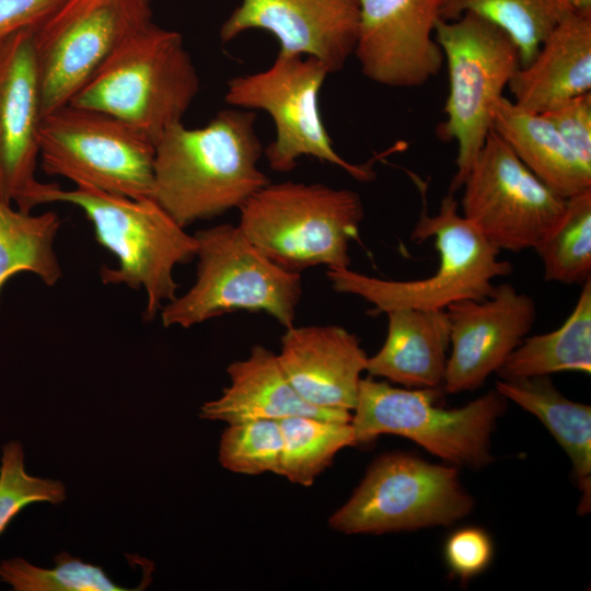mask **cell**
Wrapping results in <instances>:
<instances>
[{
	"label": "cell",
	"mask_w": 591,
	"mask_h": 591,
	"mask_svg": "<svg viewBox=\"0 0 591 591\" xmlns=\"http://www.w3.org/2000/svg\"><path fill=\"white\" fill-rule=\"evenodd\" d=\"M278 421L282 436L280 475L294 484L311 486L341 449L357 445L350 421L310 416H291Z\"/></svg>",
	"instance_id": "27"
},
{
	"label": "cell",
	"mask_w": 591,
	"mask_h": 591,
	"mask_svg": "<svg viewBox=\"0 0 591 591\" xmlns=\"http://www.w3.org/2000/svg\"><path fill=\"white\" fill-rule=\"evenodd\" d=\"M534 250L546 281L582 285L591 278V189L567 199L564 216Z\"/></svg>",
	"instance_id": "28"
},
{
	"label": "cell",
	"mask_w": 591,
	"mask_h": 591,
	"mask_svg": "<svg viewBox=\"0 0 591 591\" xmlns=\"http://www.w3.org/2000/svg\"><path fill=\"white\" fill-rule=\"evenodd\" d=\"M51 202L70 204L85 213L99 244L117 259L116 267H102V282L142 289L146 321L177 297L174 269L196 257L197 241L151 197L130 198L88 187L65 190L49 184L39 205Z\"/></svg>",
	"instance_id": "2"
},
{
	"label": "cell",
	"mask_w": 591,
	"mask_h": 591,
	"mask_svg": "<svg viewBox=\"0 0 591 591\" xmlns=\"http://www.w3.org/2000/svg\"><path fill=\"white\" fill-rule=\"evenodd\" d=\"M422 243L434 239L439 268L429 277L390 280L370 277L349 268L328 269L332 288L360 297L373 305L371 314L412 308L445 310L462 300H482L494 290L493 280L512 271V265L499 258L500 251L459 212V202L449 193L434 215L422 211L410 235Z\"/></svg>",
	"instance_id": "4"
},
{
	"label": "cell",
	"mask_w": 591,
	"mask_h": 591,
	"mask_svg": "<svg viewBox=\"0 0 591 591\" xmlns=\"http://www.w3.org/2000/svg\"><path fill=\"white\" fill-rule=\"evenodd\" d=\"M461 188L463 216L499 251L534 248L567 207L493 130Z\"/></svg>",
	"instance_id": "13"
},
{
	"label": "cell",
	"mask_w": 591,
	"mask_h": 591,
	"mask_svg": "<svg viewBox=\"0 0 591 591\" xmlns=\"http://www.w3.org/2000/svg\"><path fill=\"white\" fill-rule=\"evenodd\" d=\"M560 371L591 373V278L557 329L524 338L496 372L502 380L549 375Z\"/></svg>",
	"instance_id": "24"
},
{
	"label": "cell",
	"mask_w": 591,
	"mask_h": 591,
	"mask_svg": "<svg viewBox=\"0 0 591 591\" xmlns=\"http://www.w3.org/2000/svg\"><path fill=\"white\" fill-rule=\"evenodd\" d=\"M445 312L450 355L443 392L456 394L480 387L498 371L531 331L536 305L530 296L503 282L487 298L452 303Z\"/></svg>",
	"instance_id": "16"
},
{
	"label": "cell",
	"mask_w": 591,
	"mask_h": 591,
	"mask_svg": "<svg viewBox=\"0 0 591 591\" xmlns=\"http://www.w3.org/2000/svg\"><path fill=\"white\" fill-rule=\"evenodd\" d=\"M495 390L540 419L564 449L581 493L578 512L588 513L591 508V407L567 398L549 375L500 379Z\"/></svg>",
	"instance_id": "23"
},
{
	"label": "cell",
	"mask_w": 591,
	"mask_h": 591,
	"mask_svg": "<svg viewBox=\"0 0 591 591\" xmlns=\"http://www.w3.org/2000/svg\"><path fill=\"white\" fill-rule=\"evenodd\" d=\"M573 9L575 0H442L440 16L452 21L473 12L493 22L518 46L522 67Z\"/></svg>",
	"instance_id": "26"
},
{
	"label": "cell",
	"mask_w": 591,
	"mask_h": 591,
	"mask_svg": "<svg viewBox=\"0 0 591 591\" xmlns=\"http://www.w3.org/2000/svg\"><path fill=\"white\" fill-rule=\"evenodd\" d=\"M255 119L252 111L222 109L199 128L174 124L154 142L151 198L181 227L240 209L269 183L257 166Z\"/></svg>",
	"instance_id": "1"
},
{
	"label": "cell",
	"mask_w": 591,
	"mask_h": 591,
	"mask_svg": "<svg viewBox=\"0 0 591 591\" xmlns=\"http://www.w3.org/2000/svg\"><path fill=\"white\" fill-rule=\"evenodd\" d=\"M154 143L109 114L72 104L46 114L39 160L47 175L130 198L151 197Z\"/></svg>",
	"instance_id": "10"
},
{
	"label": "cell",
	"mask_w": 591,
	"mask_h": 591,
	"mask_svg": "<svg viewBox=\"0 0 591 591\" xmlns=\"http://www.w3.org/2000/svg\"><path fill=\"white\" fill-rule=\"evenodd\" d=\"M491 130L547 187L568 199L591 189V167L575 154L542 114L500 97L494 106Z\"/></svg>",
	"instance_id": "22"
},
{
	"label": "cell",
	"mask_w": 591,
	"mask_h": 591,
	"mask_svg": "<svg viewBox=\"0 0 591 591\" xmlns=\"http://www.w3.org/2000/svg\"><path fill=\"white\" fill-rule=\"evenodd\" d=\"M282 436L278 420L255 419L228 425L219 444L221 465L234 473L281 474Z\"/></svg>",
	"instance_id": "30"
},
{
	"label": "cell",
	"mask_w": 591,
	"mask_h": 591,
	"mask_svg": "<svg viewBox=\"0 0 591 591\" xmlns=\"http://www.w3.org/2000/svg\"><path fill=\"white\" fill-rule=\"evenodd\" d=\"M24 461V450L19 441L3 445L0 464V535L28 505H58L66 499V487L61 482L30 475Z\"/></svg>",
	"instance_id": "31"
},
{
	"label": "cell",
	"mask_w": 591,
	"mask_h": 591,
	"mask_svg": "<svg viewBox=\"0 0 591 591\" xmlns=\"http://www.w3.org/2000/svg\"><path fill=\"white\" fill-rule=\"evenodd\" d=\"M328 74L314 57L279 51L268 69L229 80L224 100L235 108L262 109L271 116L276 137L264 153L275 172H291L301 157H312L369 182L374 177L371 164L341 158L323 123L318 94Z\"/></svg>",
	"instance_id": "11"
},
{
	"label": "cell",
	"mask_w": 591,
	"mask_h": 591,
	"mask_svg": "<svg viewBox=\"0 0 591 591\" xmlns=\"http://www.w3.org/2000/svg\"><path fill=\"white\" fill-rule=\"evenodd\" d=\"M286 329L277 359L300 396L317 407L354 410L368 360L357 336L337 325Z\"/></svg>",
	"instance_id": "18"
},
{
	"label": "cell",
	"mask_w": 591,
	"mask_h": 591,
	"mask_svg": "<svg viewBox=\"0 0 591 591\" xmlns=\"http://www.w3.org/2000/svg\"><path fill=\"white\" fill-rule=\"evenodd\" d=\"M140 0H65L33 37L43 117L71 102L120 42L151 21Z\"/></svg>",
	"instance_id": "12"
},
{
	"label": "cell",
	"mask_w": 591,
	"mask_h": 591,
	"mask_svg": "<svg viewBox=\"0 0 591 591\" xmlns=\"http://www.w3.org/2000/svg\"><path fill=\"white\" fill-rule=\"evenodd\" d=\"M387 315L381 349L368 357L366 371L407 389L443 391L450 322L445 310L402 308Z\"/></svg>",
	"instance_id": "21"
},
{
	"label": "cell",
	"mask_w": 591,
	"mask_h": 591,
	"mask_svg": "<svg viewBox=\"0 0 591 591\" xmlns=\"http://www.w3.org/2000/svg\"><path fill=\"white\" fill-rule=\"evenodd\" d=\"M360 0H242L220 28L222 43L248 30L271 33L279 51L311 56L329 71L354 55Z\"/></svg>",
	"instance_id": "17"
},
{
	"label": "cell",
	"mask_w": 591,
	"mask_h": 591,
	"mask_svg": "<svg viewBox=\"0 0 591 591\" xmlns=\"http://www.w3.org/2000/svg\"><path fill=\"white\" fill-rule=\"evenodd\" d=\"M227 371L230 385L219 398L200 407V418L228 425L291 416L351 420L349 410L317 407L302 398L283 373L277 355L263 346H254L247 358L232 362Z\"/></svg>",
	"instance_id": "20"
},
{
	"label": "cell",
	"mask_w": 591,
	"mask_h": 591,
	"mask_svg": "<svg viewBox=\"0 0 591 591\" xmlns=\"http://www.w3.org/2000/svg\"><path fill=\"white\" fill-rule=\"evenodd\" d=\"M65 0H0V40L25 28H35Z\"/></svg>",
	"instance_id": "34"
},
{
	"label": "cell",
	"mask_w": 591,
	"mask_h": 591,
	"mask_svg": "<svg viewBox=\"0 0 591 591\" xmlns=\"http://www.w3.org/2000/svg\"><path fill=\"white\" fill-rule=\"evenodd\" d=\"M508 88L513 102L545 113L591 92V5L575 8L546 36L534 58L522 66Z\"/></svg>",
	"instance_id": "19"
},
{
	"label": "cell",
	"mask_w": 591,
	"mask_h": 591,
	"mask_svg": "<svg viewBox=\"0 0 591 591\" xmlns=\"http://www.w3.org/2000/svg\"><path fill=\"white\" fill-rule=\"evenodd\" d=\"M55 567H37L23 558L0 563V580L14 591H126L100 566L84 563L61 552L54 557Z\"/></svg>",
	"instance_id": "29"
},
{
	"label": "cell",
	"mask_w": 591,
	"mask_h": 591,
	"mask_svg": "<svg viewBox=\"0 0 591 591\" xmlns=\"http://www.w3.org/2000/svg\"><path fill=\"white\" fill-rule=\"evenodd\" d=\"M33 30L0 40V199L24 211L49 184L35 176L43 109Z\"/></svg>",
	"instance_id": "15"
},
{
	"label": "cell",
	"mask_w": 591,
	"mask_h": 591,
	"mask_svg": "<svg viewBox=\"0 0 591 591\" xmlns=\"http://www.w3.org/2000/svg\"><path fill=\"white\" fill-rule=\"evenodd\" d=\"M140 1H143V2L150 3V0H140Z\"/></svg>",
	"instance_id": "35"
},
{
	"label": "cell",
	"mask_w": 591,
	"mask_h": 591,
	"mask_svg": "<svg viewBox=\"0 0 591 591\" xmlns=\"http://www.w3.org/2000/svg\"><path fill=\"white\" fill-rule=\"evenodd\" d=\"M494 544L482 528L466 526L453 532L444 545V558L451 572L462 581L482 573L491 563Z\"/></svg>",
	"instance_id": "32"
},
{
	"label": "cell",
	"mask_w": 591,
	"mask_h": 591,
	"mask_svg": "<svg viewBox=\"0 0 591 591\" xmlns=\"http://www.w3.org/2000/svg\"><path fill=\"white\" fill-rule=\"evenodd\" d=\"M363 219L358 193L323 184L268 183L240 207L239 228L280 267L300 273L349 268V244Z\"/></svg>",
	"instance_id": "5"
},
{
	"label": "cell",
	"mask_w": 591,
	"mask_h": 591,
	"mask_svg": "<svg viewBox=\"0 0 591 591\" xmlns=\"http://www.w3.org/2000/svg\"><path fill=\"white\" fill-rule=\"evenodd\" d=\"M475 500L459 468L414 454L376 457L350 498L328 520L344 534H383L450 526L473 512Z\"/></svg>",
	"instance_id": "9"
},
{
	"label": "cell",
	"mask_w": 591,
	"mask_h": 591,
	"mask_svg": "<svg viewBox=\"0 0 591 591\" xmlns=\"http://www.w3.org/2000/svg\"><path fill=\"white\" fill-rule=\"evenodd\" d=\"M441 392L361 379L350 420L357 444L396 434L457 468L488 466L494 461L491 436L508 401L495 390L462 407L443 408L436 405Z\"/></svg>",
	"instance_id": "7"
},
{
	"label": "cell",
	"mask_w": 591,
	"mask_h": 591,
	"mask_svg": "<svg viewBox=\"0 0 591 591\" xmlns=\"http://www.w3.org/2000/svg\"><path fill=\"white\" fill-rule=\"evenodd\" d=\"M442 0H360L354 55L369 80L417 88L438 76L444 56L434 37Z\"/></svg>",
	"instance_id": "14"
},
{
	"label": "cell",
	"mask_w": 591,
	"mask_h": 591,
	"mask_svg": "<svg viewBox=\"0 0 591 591\" xmlns=\"http://www.w3.org/2000/svg\"><path fill=\"white\" fill-rule=\"evenodd\" d=\"M581 160L591 167V92L542 113Z\"/></svg>",
	"instance_id": "33"
},
{
	"label": "cell",
	"mask_w": 591,
	"mask_h": 591,
	"mask_svg": "<svg viewBox=\"0 0 591 591\" xmlns=\"http://www.w3.org/2000/svg\"><path fill=\"white\" fill-rule=\"evenodd\" d=\"M196 279L161 309L164 327L189 328L237 310L263 311L286 328L293 326L301 298L300 273L275 264L239 225L197 231Z\"/></svg>",
	"instance_id": "6"
},
{
	"label": "cell",
	"mask_w": 591,
	"mask_h": 591,
	"mask_svg": "<svg viewBox=\"0 0 591 591\" xmlns=\"http://www.w3.org/2000/svg\"><path fill=\"white\" fill-rule=\"evenodd\" d=\"M199 88L182 34L149 21L120 42L69 104L115 116L154 143L183 120Z\"/></svg>",
	"instance_id": "3"
},
{
	"label": "cell",
	"mask_w": 591,
	"mask_h": 591,
	"mask_svg": "<svg viewBox=\"0 0 591 591\" xmlns=\"http://www.w3.org/2000/svg\"><path fill=\"white\" fill-rule=\"evenodd\" d=\"M60 219L54 211L32 215L0 199V292L16 273L30 271L47 286L62 276L54 248Z\"/></svg>",
	"instance_id": "25"
},
{
	"label": "cell",
	"mask_w": 591,
	"mask_h": 591,
	"mask_svg": "<svg viewBox=\"0 0 591 591\" xmlns=\"http://www.w3.org/2000/svg\"><path fill=\"white\" fill-rule=\"evenodd\" d=\"M449 73V94L437 137L455 141L456 171L450 193L457 192L491 131L494 106L521 67L512 38L487 19L466 12L436 25Z\"/></svg>",
	"instance_id": "8"
}]
</instances>
